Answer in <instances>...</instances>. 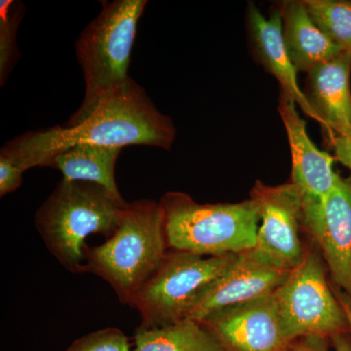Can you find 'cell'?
Wrapping results in <instances>:
<instances>
[{
  "label": "cell",
  "mask_w": 351,
  "mask_h": 351,
  "mask_svg": "<svg viewBox=\"0 0 351 351\" xmlns=\"http://www.w3.org/2000/svg\"><path fill=\"white\" fill-rule=\"evenodd\" d=\"M336 351H351V343L341 334L332 337Z\"/></svg>",
  "instance_id": "cb8c5ba5"
},
{
  "label": "cell",
  "mask_w": 351,
  "mask_h": 351,
  "mask_svg": "<svg viewBox=\"0 0 351 351\" xmlns=\"http://www.w3.org/2000/svg\"><path fill=\"white\" fill-rule=\"evenodd\" d=\"M237 255L203 257L169 249L160 267L129 302L141 314V327H160L186 319L198 298Z\"/></svg>",
  "instance_id": "8992f818"
},
{
  "label": "cell",
  "mask_w": 351,
  "mask_h": 351,
  "mask_svg": "<svg viewBox=\"0 0 351 351\" xmlns=\"http://www.w3.org/2000/svg\"><path fill=\"white\" fill-rule=\"evenodd\" d=\"M127 204L99 184L62 179L36 211L34 226L64 269L83 274L87 272L85 240L92 234L110 239Z\"/></svg>",
  "instance_id": "7a4b0ae2"
},
{
  "label": "cell",
  "mask_w": 351,
  "mask_h": 351,
  "mask_svg": "<svg viewBox=\"0 0 351 351\" xmlns=\"http://www.w3.org/2000/svg\"><path fill=\"white\" fill-rule=\"evenodd\" d=\"M290 272L270 265L254 249L237 254L228 269L198 298L186 318L201 323L226 307L272 294L287 280Z\"/></svg>",
  "instance_id": "8fae6325"
},
{
  "label": "cell",
  "mask_w": 351,
  "mask_h": 351,
  "mask_svg": "<svg viewBox=\"0 0 351 351\" xmlns=\"http://www.w3.org/2000/svg\"><path fill=\"white\" fill-rule=\"evenodd\" d=\"M249 36L256 59L280 84L283 94L294 101L307 117L322 125L306 94L302 91L297 80V69L289 57L282 34V14L280 9L265 18L257 7L250 4L247 12Z\"/></svg>",
  "instance_id": "5bb4252c"
},
{
  "label": "cell",
  "mask_w": 351,
  "mask_h": 351,
  "mask_svg": "<svg viewBox=\"0 0 351 351\" xmlns=\"http://www.w3.org/2000/svg\"><path fill=\"white\" fill-rule=\"evenodd\" d=\"M130 348L121 330L107 328L76 339L66 351H130Z\"/></svg>",
  "instance_id": "ffe728a7"
},
{
  "label": "cell",
  "mask_w": 351,
  "mask_h": 351,
  "mask_svg": "<svg viewBox=\"0 0 351 351\" xmlns=\"http://www.w3.org/2000/svg\"><path fill=\"white\" fill-rule=\"evenodd\" d=\"M274 293L226 307L201 323L226 351L281 350L290 341Z\"/></svg>",
  "instance_id": "30bf717a"
},
{
  "label": "cell",
  "mask_w": 351,
  "mask_h": 351,
  "mask_svg": "<svg viewBox=\"0 0 351 351\" xmlns=\"http://www.w3.org/2000/svg\"><path fill=\"white\" fill-rule=\"evenodd\" d=\"M134 351H226L202 323L182 319L160 327H140Z\"/></svg>",
  "instance_id": "e0dca14e"
},
{
  "label": "cell",
  "mask_w": 351,
  "mask_h": 351,
  "mask_svg": "<svg viewBox=\"0 0 351 351\" xmlns=\"http://www.w3.org/2000/svg\"><path fill=\"white\" fill-rule=\"evenodd\" d=\"M278 112L292 156V182L302 196V223L307 226L319 216L323 203L338 180L339 175L332 169L335 158L313 144L297 105L282 92L279 95Z\"/></svg>",
  "instance_id": "9c48e42d"
},
{
  "label": "cell",
  "mask_w": 351,
  "mask_h": 351,
  "mask_svg": "<svg viewBox=\"0 0 351 351\" xmlns=\"http://www.w3.org/2000/svg\"><path fill=\"white\" fill-rule=\"evenodd\" d=\"M323 252L337 285L351 301V181L339 177L319 216L307 226Z\"/></svg>",
  "instance_id": "7c38bea8"
},
{
  "label": "cell",
  "mask_w": 351,
  "mask_h": 351,
  "mask_svg": "<svg viewBox=\"0 0 351 351\" xmlns=\"http://www.w3.org/2000/svg\"><path fill=\"white\" fill-rule=\"evenodd\" d=\"M159 203L171 250L219 257L257 244L260 212L252 198L235 204H198L186 193H167Z\"/></svg>",
  "instance_id": "5b68a950"
},
{
  "label": "cell",
  "mask_w": 351,
  "mask_h": 351,
  "mask_svg": "<svg viewBox=\"0 0 351 351\" xmlns=\"http://www.w3.org/2000/svg\"><path fill=\"white\" fill-rule=\"evenodd\" d=\"M318 339H320L313 338V341H306V343L292 346V348H289L287 346L279 351H327L320 341L318 343Z\"/></svg>",
  "instance_id": "603a6c76"
},
{
  "label": "cell",
  "mask_w": 351,
  "mask_h": 351,
  "mask_svg": "<svg viewBox=\"0 0 351 351\" xmlns=\"http://www.w3.org/2000/svg\"><path fill=\"white\" fill-rule=\"evenodd\" d=\"M284 44L298 73H308L343 50L311 19L304 0H289L280 5Z\"/></svg>",
  "instance_id": "9a60e30c"
},
{
  "label": "cell",
  "mask_w": 351,
  "mask_h": 351,
  "mask_svg": "<svg viewBox=\"0 0 351 351\" xmlns=\"http://www.w3.org/2000/svg\"><path fill=\"white\" fill-rule=\"evenodd\" d=\"M313 22L341 50L351 54V1L304 0Z\"/></svg>",
  "instance_id": "ac0fdd59"
},
{
  "label": "cell",
  "mask_w": 351,
  "mask_h": 351,
  "mask_svg": "<svg viewBox=\"0 0 351 351\" xmlns=\"http://www.w3.org/2000/svg\"><path fill=\"white\" fill-rule=\"evenodd\" d=\"M334 149L335 158L351 170V133L346 136L330 137Z\"/></svg>",
  "instance_id": "7402d4cb"
},
{
  "label": "cell",
  "mask_w": 351,
  "mask_h": 351,
  "mask_svg": "<svg viewBox=\"0 0 351 351\" xmlns=\"http://www.w3.org/2000/svg\"><path fill=\"white\" fill-rule=\"evenodd\" d=\"M274 294L290 341L300 337H334L350 328L343 304L332 295L315 253L304 255Z\"/></svg>",
  "instance_id": "52a82bcc"
},
{
  "label": "cell",
  "mask_w": 351,
  "mask_h": 351,
  "mask_svg": "<svg viewBox=\"0 0 351 351\" xmlns=\"http://www.w3.org/2000/svg\"><path fill=\"white\" fill-rule=\"evenodd\" d=\"M343 304V309H345L346 313V317H348V325H350V330L351 332V304L350 302H341Z\"/></svg>",
  "instance_id": "d4e9b609"
},
{
  "label": "cell",
  "mask_w": 351,
  "mask_h": 351,
  "mask_svg": "<svg viewBox=\"0 0 351 351\" xmlns=\"http://www.w3.org/2000/svg\"><path fill=\"white\" fill-rule=\"evenodd\" d=\"M251 198L257 203L261 221L254 250L270 265L292 271L304 258L299 234L302 223L299 189L293 182L269 186L258 182Z\"/></svg>",
  "instance_id": "ba28073f"
},
{
  "label": "cell",
  "mask_w": 351,
  "mask_h": 351,
  "mask_svg": "<svg viewBox=\"0 0 351 351\" xmlns=\"http://www.w3.org/2000/svg\"><path fill=\"white\" fill-rule=\"evenodd\" d=\"M24 6L13 0L0 1V82L3 85L20 57L17 48L18 27Z\"/></svg>",
  "instance_id": "d6986e66"
},
{
  "label": "cell",
  "mask_w": 351,
  "mask_h": 351,
  "mask_svg": "<svg viewBox=\"0 0 351 351\" xmlns=\"http://www.w3.org/2000/svg\"><path fill=\"white\" fill-rule=\"evenodd\" d=\"M351 54L338 56L314 66L307 73V100L329 137L351 133Z\"/></svg>",
  "instance_id": "4fadbf2b"
},
{
  "label": "cell",
  "mask_w": 351,
  "mask_h": 351,
  "mask_svg": "<svg viewBox=\"0 0 351 351\" xmlns=\"http://www.w3.org/2000/svg\"><path fill=\"white\" fill-rule=\"evenodd\" d=\"M122 149L93 144H77L53 156L46 167L61 171L68 181L93 182L115 200L126 203L115 181V165Z\"/></svg>",
  "instance_id": "2e32d148"
},
{
  "label": "cell",
  "mask_w": 351,
  "mask_h": 351,
  "mask_svg": "<svg viewBox=\"0 0 351 351\" xmlns=\"http://www.w3.org/2000/svg\"><path fill=\"white\" fill-rule=\"evenodd\" d=\"M175 138L172 119L159 112L144 88L130 78L105 97L80 123L27 132L7 143L0 154L25 172L46 167L51 157L77 144L119 149L149 145L169 151Z\"/></svg>",
  "instance_id": "6da1fadb"
},
{
  "label": "cell",
  "mask_w": 351,
  "mask_h": 351,
  "mask_svg": "<svg viewBox=\"0 0 351 351\" xmlns=\"http://www.w3.org/2000/svg\"><path fill=\"white\" fill-rule=\"evenodd\" d=\"M169 251L160 203L142 199L128 203L117 230L105 243L85 247L86 271L107 281L122 304L160 267Z\"/></svg>",
  "instance_id": "3957f363"
},
{
  "label": "cell",
  "mask_w": 351,
  "mask_h": 351,
  "mask_svg": "<svg viewBox=\"0 0 351 351\" xmlns=\"http://www.w3.org/2000/svg\"><path fill=\"white\" fill-rule=\"evenodd\" d=\"M23 171L10 158L0 154V196L3 197L22 186Z\"/></svg>",
  "instance_id": "44dd1931"
},
{
  "label": "cell",
  "mask_w": 351,
  "mask_h": 351,
  "mask_svg": "<svg viewBox=\"0 0 351 351\" xmlns=\"http://www.w3.org/2000/svg\"><path fill=\"white\" fill-rule=\"evenodd\" d=\"M101 3L98 17L83 29L75 41L76 56L84 77L85 95L66 127L86 119L105 97L131 78L128 69L132 48L147 1L114 0Z\"/></svg>",
  "instance_id": "277c9868"
}]
</instances>
